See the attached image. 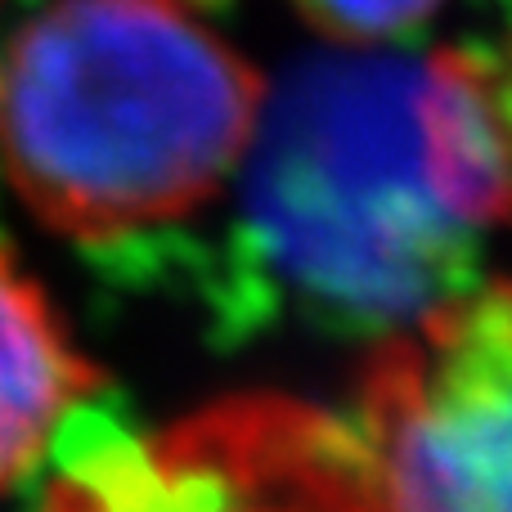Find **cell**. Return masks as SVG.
<instances>
[{
  "label": "cell",
  "mask_w": 512,
  "mask_h": 512,
  "mask_svg": "<svg viewBox=\"0 0 512 512\" xmlns=\"http://www.w3.org/2000/svg\"><path fill=\"white\" fill-rule=\"evenodd\" d=\"M261 126L265 81L185 0H50L0 41V180L72 243L194 216Z\"/></svg>",
  "instance_id": "6da1fadb"
},
{
  "label": "cell",
  "mask_w": 512,
  "mask_h": 512,
  "mask_svg": "<svg viewBox=\"0 0 512 512\" xmlns=\"http://www.w3.org/2000/svg\"><path fill=\"white\" fill-rule=\"evenodd\" d=\"M41 512H378L346 414L243 391L68 445Z\"/></svg>",
  "instance_id": "277c9868"
},
{
  "label": "cell",
  "mask_w": 512,
  "mask_h": 512,
  "mask_svg": "<svg viewBox=\"0 0 512 512\" xmlns=\"http://www.w3.org/2000/svg\"><path fill=\"white\" fill-rule=\"evenodd\" d=\"M99 373L50 292L0 248V490L41 468L54 436L95 396Z\"/></svg>",
  "instance_id": "8992f818"
},
{
  "label": "cell",
  "mask_w": 512,
  "mask_h": 512,
  "mask_svg": "<svg viewBox=\"0 0 512 512\" xmlns=\"http://www.w3.org/2000/svg\"><path fill=\"white\" fill-rule=\"evenodd\" d=\"M185 5H194V0H185Z\"/></svg>",
  "instance_id": "ba28073f"
},
{
  "label": "cell",
  "mask_w": 512,
  "mask_h": 512,
  "mask_svg": "<svg viewBox=\"0 0 512 512\" xmlns=\"http://www.w3.org/2000/svg\"><path fill=\"white\" fill-rule=\"evenodd\" d=\"M292 5L315 32L364 50L423 27L441 9V0H292Z\"/></svg>",
  "instance_id": "52a82bcc"
},
{
  "label": "cell",
  "mask_w": 512,
  "mask_h": 512,
  "mask_svg": "<svg viewBox=\"0 0 512 512\" xmlns=\"http://www.w3.org/2000/svg\"><path fill=\"white\" fill-rule=\"evenodd\" d=\"M265 212L292 261L333 279L405 274L463 230L423 140V63L351 59L310 72L274 113Z\"/></svg>",
  "instance_id": "7a4b0ae2"
},
{
  "label": "cell",
  "mask_w": 512,
  "mask_h": 512,
  "mask_svg": "<svg viewBox=\"0 0 512 512\" xmlns=\"http://www.w3.org/2000/svg\"><path fill=\"white\" fill-rule=\"evenodd\" d=\"M432 171L463 225H512V32L423 63Z\"/></svg>",
  "instance_id": "5b68a950"
},
{
  "label": "cell",
  "mask_w": 512,
  "mask_h": 512,
  "mask_svg": "<svg viewBox=\"0 0 512 512\" xmlns=\"http://www.w3.org/2000/svg\"><path fill=\"white\" fill-rule=\"evenodd\" d=\"M378 512H512V283L405 319L346 414Z\"/></svg>",
  "instance_id": "3957f363"
}]
</instances>
